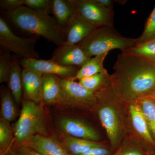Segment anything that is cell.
<instances>
[{
    "label": "cell",
    "mask_w": 155,
    "mask_h": 155,
    "mask_svg": "<svg viewBox=\"0 0 155 155\" xmlns=\"http://www.w3.org/2000/svg\"><path fill=\"white\" fill-rule=\"evenodd\" d=\"M79 83L90 91L96 92L111 84V75L105 69L102 72L79 80Z\"/></svg>",
    "instance_id": "22"
},
{
    "label": "cell",
    "mask_w": 155,
    "mask_h": 155,
    "mask_svg": "<svg viewBox=\"0 0 155 155\" xmlns=\"http://www.w3.org/2000/svg\"><path fill=\"white\" fill-rule=\"evenodd\" d=\"M58 125L61 130L67 135L90 141L100 140L99 134L96 130L79 119L64 117L59 119Z\"/></svg>",
    "instance_id": "11"
},
{
    "label": "cell",
    "mask_w": 155,
    "mask_h": 155,
    "mask_svg": "<svg viewBox=\"0 0 155 155\" xmlns=\"http://www.w3.org/2000/svg\"><path fill=\"white\" fill-rule=\"evenodd\" d=\"M43 155H70L61 143L54 138L37 135L23 143Z\"/></svg>",
    "instance_id": "14"
},
{
    "label": "cell",
    "mask_w": 155,
    "mask_h": 155,
    "mask_svg": "<svg viewBox=\"0 0 155 155\" xmlns=\"http://www.w3.org/2000/svg\"><path fill=\"white\" fill-rule=\"evenodd\" d=\"M13 54L7 50L0 51V83L8 82L13 66Z\"/></svg>",
    "instance_id": "25"
},
{
    "label": "cell",
    "mask_w": 155,
    "mask_h": 155,
    "mask_svg": "<svg viewBox=\"0 0 155 155\" xmlns=\"http://www.w3.org/2000/svg\"><path fill=\"white\" fill-rule=\"evenodd\" d=\"M91 58L79 45L65 43L55 50L51 60L63 67L80 68Z\"/></svg>",
    "instance_id": "9"
},
{
    "label": "cell",
    "mask_w": 155,
    "mask_h": 155,
    "mask_svg": "<svg viewBox=\"0 0 155 155\" xmlns=\"http://www.w3.org/2000/svg\"><path fill=\"white\" fill-rule=\"evenodd\" d=\"M122 52L140 56L155 66V40L136 45Z\"/></svg>",
    "instance_id": "23"
},
{
    "label": "cell",
    "mask_w": 155,
    "mask_h": 155,
    "mask_svg": "<svg viewBox=\"0 0 155 155\" xmlns=\"http://www.w3.org/2000/svg\"><path fill=\"white\" fill-rule=\"evenodd\" d=\"M13 130L10 123L0 120V155H4L11 148Z\"/></svg>",
    "instance_id": "24"
},
{
    "label": "cell",
    "mask_w": 155,
    "mask_h": 155,
    "mask_svg": "<svg viewBox=\"0 0 155 155\" xmlns=\"http://www.w3.org/2000/svg\"><path fill=\"white\" fill-rule=\"evenodd\" d=\"M121 155H143L142 153L136 150H130Z\"/></svg>",
    "instance_id": "33"
},
{
    "label": "cell",
    "mask_w": 155,
    "mask_h": 155,
    "mask_svg": "<svg viewBox=\"0 0 155 155\" xmlns=\"http://www.w3.org/2000/svg\"><path fill=\"white\" fill-rule=\"evenodd\" d=\"M110 153V151L102 145L89 150L79 155H109Z\"/></svg>",
    "instance_id": "31"
},
{
    "label": "cell",
    "mask_w": 155,
    "mask_h": 155,
    "mask_svg": "<svg viewBox=\"0 0 155 155\" xmlns=\"http://www.w3.org/2000/svg\"><path fill=\"white\" fill-rule=\"evenodd\" d=\"M13 66L9 75L8 83V89L11 92L17 105L22 102L23 96L22 84V69L17 57L13 54Z\"/></svg>",
    "instance_id": "18"
},
{
    "label": "cell",
    "mask_w": 155,
    "mask_h": 155,
    "mask_svg": "<svg viewBox=\"0 0 155 155\" xmlns=\"http://www.w3.org/2000/svg\"><path fill=\"white\" fill-rule=\"evenodd\" d=\"M96 2L106 8L114 10V4L116 1L113 0H95Z\"/></svg>",
    "instance_id": "32"
},
{
    "label": "cell",
    "mask_w": 155,
    "mask_h": 155,
    "mask_svg": "<svg viewBox=\"0 0 155 155\" xmlns=\"http://www.w3.org/2000/svg\"><path fill=\"white\" fill-rule=\"evenodd\" d=\"M78 45L92 58L114 49L127 51L136 45L137 41L122 36L114 25H104L97 27Z\"/></svg>",
    "instance_id": "3"
},
{
    "label": "cell",
    "mask_w": 155,
    "mask_h": 155,
    "mask_svg": "<svg viewBox=\"0 0 155 155\" xmlns=\"http://www.w3.org/2000/svg\"><path fill=\"white\" fill-rule=\"evenodd\" d=\"M78 14L95 27L114 25V10L104 8L95 0H70Z\"/></svg>",
    "instance_id": "8"
},
{
    "label": "cell",
    "mask_w": 155,
    "mask_h": 155,
    "mask_svg": "<svg viewBox=\"0 0 155 155\" xmlns=\"http://www.w3.org/2000/svg\"><path fill=\"white\" fill-rule=\"evenodd\" d=\"M76 13L64 30L66 43L78 45L96 28Z\"/></svg>",
    "instance_id": "12"
},
{
    "label": "cell",
    "mask_w": 155,
    "mask_h": 155,
    "mask_svg": "<svg viewBox=\"0 0 155 155\" xmlns=\"http://www.w3.org/2000/svg\"><path fill=\"white\" fill-rule=\"evenodd\" d=\"M140 101L151 133L155 138V102L149 99L141 100Z\"/></svg>",
    "instance_id": "27"
},
{
    "label": "cell",
    "mask_w": 155,
    "mask_h": 155,
    "mask_svg": "<svg viewBox=\"0 0 155 155\" xmlns=\"http://www.w3.org/2000/svg\"><path fill=\"white\" fill-rule=\"evenodd\" d=\"M19 64L23 68L34 70L43 74H51L64 78L75 77L80 68H72L61 66L50 59H21Z\"/></svg>",
    "instance_id": "10"
},
{
    "label": "cell",
    "mask_w": 155,
    "mask_h": 155,
    "mask_svg": "<svg viewBox=\"0 0 155 155\" xmlns=\"http://www.w3.org/2000/svg\"><path fill=\"white\" fill-rule=\"evenodd\" d=\"M97 97L104 102L99 110L100 121L104 127L107 134L114 147L118 145L122 134V122L116 108L113 106L116 92L110 84L105 88L95 92Z\"/></svg>",
    "instance_id": "5"
},
{
    "label": "cell",
    "mask_w": 155,
    "mask_h": 155,
    "mask_svg": "<svg viewBox=\"0 0 155 155\" xmlns=\"http://www.w3.org/2000/svg\"><path fill=\"white\" fill-rule=\"evenodd\" d=\"M1 119L10 123L14 121L18 116L17 103L9 89L4 87L1 93Z\"/></svg>",
    "instance_id": "20"
},
{
    "label": "cell",
    "mask_w": 155,
    "mask_h": 155,
    "mask_svg": "<svg viewBox=\"0 0 155 155\" xmlns=\"http://www.w3.org/2000/svg\"><path fill=\"white\" fill-rule=\"evenodd\" d=\"M108 53L101 54L92 57L83 65L78 71L75 80H80L84 78L89 77L104 71V62Z\"/></svg>",
    "instance_id": "21"
},
{
    "label": "cell",
    "mask_w": 155,
    "mask_h": 155,
    "mask_svg": "<svg viewBox=\"0 0 155 155\" xmlns=\"http://www.w3.org/2000/svg\"><path fill=\"white\" fill-rule=\"evenodd\" d=\"M153 40H155V6L147 19L141 35L136 38V45Z\"/></svg>",
    "instance_id": "26"
},
{
    "label": "cell",
    "mask_w": 155,
    "mask_h": 155,
    "mask_svg": "<svg viewBox=\"0 0 155 155\" xmlns=\"http://www.w3.org/2000/svg\"><path fill=\"white\" fill-rule=\"evenodd\" d=\"M111 84L122 100L133 102L155 97V66L140 56L121 52Z\"/></svg>",
    "instance_id": "1"
},
{
    "label": "cell",
    "mask_w": 155,
    "mask_h": 155,
    "mask_svg": "<svg viewBox=\"0 0 155 155\" xmlns=\"http://www.w3.org/2000/svg\"><path fill=\"white\" fill-rule=\"evenodd\" d=\"M42 81V101L48 104L59 102L60 88L58 76L43 74Z\"/></svg>",
    "instance_id": "17"
},
{
    "label": "cell",
    "mask_w": 155,
    "mask_h": 155,
    "mask_svg": "<svg viewBox=\"0 0 155 155\" xmlns=\"http://www.w3.org/2000/svg\"><path fill=\"white\" fill-rule=\"evenodd\" d=\"M42 75L34 70L22 68V84L24 100L37 104L41 101Z\"/></svg>",
    "instance_id": "13"
},
{
    "label": "cell",
    "mask_w": 155,
    "mask_h": 155,
    "mask_svg": "<svg viewBox=\"0 0 155 155\" xmlns=\"http://www.w3.org/2000/svg\"><path fill=\"white\" fill-rule=\"evenodd\" d=\"M130 105V118L134 129L147 141L153 143V139L141 107L136 102H131Z\"/></svg>",
    "instance_id": "16"
},
{
    "label": "cell",
    "mask_w": 155,
    "mask_h": 155,
    "mask_svg": "<svg viewBox=\"0 0 155 155\" xmlns=\"http://www.w3.org/2000/svg\"><path fill=\"white\" fill-rule=\"evenodd\" d=\"M23 6V0L0 1V8L3 12H12Z\"/></svg>",
    "instance_id": "29"
},
{
    "label": "cell",
    "mask_w": 155,
    "mask_h": 155,
    "mask_svg": "<svg viewBox=\"0 0 155 155\" xmlns=\"http://www.w3.org/2000/svg\"><path fill=\"white\" fill-rule=\"evenodd\" d=\"M4 155H17V151L14 150L11 147L10 149L5 153Z\"/></svg>",
    "instance_id": "34"
},
{
    "label": "cell",
    "mask_w": 155,
    "mask_h": 155,
    "mask_svg": "<svg viewBox=\"0 0 155 155\" xmlns=\"http://www.w3.org/2000/svg\"><path fill=\"white\" fill-rule=\"evenodd\" d=\"M61 144L70 155H79L89 150L101 146L96 142L76 138L67 135L63 140Z\"/></svg>",
    "instance_id": "19"
},
{
    "label": "cell",
    "mask_w": 155,
    "mask_h": 155,
    "mask_svg": "<svg viewBox=\"0 0 155 155\" xmlns=\"http://www.w3.org/2000/svg\"><path fill=\"white\" fill-rule=\"evenodd\" d=\"M15 140L23 144L35 136H47V130L42 109L36 103L24 100L19 119L14 127Z\"/></svg>",
    "instance_id": "4"
},
{
    "label": "cell",
    "mask_w": 155,
    "mask_h": 155,
    "mask_svg": "<svg viewBox=\"0 0 155 155\" xmlns=\"http://www.w3.org/2000/svg\"><path fill=\"white\" fill-rule=\"evenodd\" d=\"M16 151L18 155H43L32 148L24 145L19 146Z\"/></svg>",
    "instance_id": "30"
},
{
    "label": "cell",
    "mask_w": 155,
    "mask_h": 155,
    "mask_svg": "<svg viewBox=\"0 0 155 155\" xmlns=\"http://www.w3.org/2000/svg\"><path fill=\"white\" fill-rule=\"evenodd\" d=\"M4 18L19 30L42 37L58 46L66 42L63 30L54 18L43 11H35L23 6L12 12H3Z\"/></svg>",
    "instance_id": "2"
},
{
    "label": "cell",
    "mask_w": 155,
    "mask_h": 155,
    "mask_svg": "<svg viewBox=\"0 0 155 155\" xmlns=\"http://www.w3.org/2000/svg\"><path fill=\"white\" fill-rule=\"evenodd\" d=\"M59 77L60 88L59 103L66 104L88 107L97 102L95 92L84 87L73 78Z\"/></svg>",
    "instance_id": "7"
},
{
    "label": "cell",
    "mask_w": 155,
    "mask_h": 155,
    "mask_svg": "<svg viewBox=\"0 0 155 155\" xmlns=\"http://www.w3.org/2000/svg\"><path fill=\"white\" fill-rule=\"evenodd\" d=\"M39 37L22 38L17 36L10 28L7 21L0 17V46L21 59H39L35 45Z\"/></svg>",
    "instance_id": "6"
},
{
    "label": "cell",
    "mask_w": 155,
    "mask_h": 155,
    "mask_svg": "<svg viewBox=\"0 0 155 155\" xmlns=\"http://www.w3.org/2000/svg\"><path fill=\"white\" fill-rule=\"evenodd\" d=\"M23 5L35 11L49 14L51 11V1L49 0H23Z\"/></svg>",
    "instance_id": "28"
},
{
    "label": "cell",
    "mask_w": 155,
    "mask_h": 155,
    "mask_svg": "<svg viewBox=\"0 0 155 155\" xmlns=\"http://www.w3.org/2000/svg\"><path fill=\"white\" fill-rule=\"evenodd\" d=\"M51 11L54 15L53 17L63 32L76 13L70 0L51 1Z\"/></svg>",
    "instance_id": "15"
}]
</instances>
